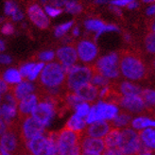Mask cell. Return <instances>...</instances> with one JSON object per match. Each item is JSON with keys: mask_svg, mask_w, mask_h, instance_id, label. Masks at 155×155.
I'll return each instance as SVG.
<instances>
[{"mask_svg": "<svg viewBox=\"0 0 155 155\" xmlns=\"http://www.w3.org/2000/svg\"><path fill=\"white\" fill-rule=\"evenodd\" d=\"M120 72L131 81L142 80L146 76V66L142 60L133 54H126L120 59Z\"/></svg>", "mask_w": 155, "mask_h": 155, "instance_id": "obj_1", "label": "cell"}, {"mask_svg": "<svg viewBox=\"0 0 155 155\" xmlns=\"http://www.w3.org/2000/svg\"><path fill=\"white\" fill-rule=\"evenodd\" d=\"M66 76L60 63H48L40 75V81L46 89L58 88L64 82Z\"/></svg>", "mask_w": 155, "mask_h": 155, "instance_id": "obj_2", "label": "cell"}, {"mask_svg": "<svg viewBox=\"0 0 155 155\" xmlns=\"http://www.w3.org/2000/svg\"><path fill=\"white\" fill-rule=\"evenodd\" d=\"M144 143L140 135L131 129L121 130L120 141L117 148L125 155H140L144 150Z\"/></svg>", "mask_w": 155, "mask_h": 155, "instance_id": "obj_3", "label": "cell"}, {"mask_svg": "<svg viewBox=\"0 0 155 155\" xmlns=\"http://www.w3.org/2000/svg\"><path fill=\"white\" fill-rule=\"evenodd\" d=\"M94 71L108 79H116L120 73V58L118 53L112 52L99 58L95 64Z\"/></svg>", "mask_w": 155, "mask_h": 155, "instance_id": "obj_4", "label": "cell"}, {"mask_svg": "<svg viewBox=\"0 0 155 155\" xmlns=\"http://www.w3.org/2000/svg\"><path fill=\"white\" fill-rule=\"evenodd\" d=\"M119 114L118 108L113 103L98 101L91 108V111L86 117V123L90 124L100 120H113Z\"/></svg>", "mask_w": 155, "mask_h": 155, "instance_id": "obj_5", "label": "cell"}, {"mask_svg": "<svg viewBox=\"0 0 155 155\" xmlns=\"http://www.w3.org/2000/svg\"><path fill=\"white\" fill-rule=\"evenodd\" d=\"M94 75V69L84 65H73L70 72L67 74L66 83L68 88L73 92L83 84L91 82Z\"/></svg>", "mask_w": 155, "mask_h": 155, "instance_id": "obj_6", "label": "cell"}, {"mask_svg": "<svg viewBox=\"0 0 155 155\" xmlns=\"http://www.w3.org/2000/svg\"><path fill=\"white\" fill-rule=\"evenodd\" d=\"M57 100L49 96H45V100L39 103L33 110L31 116L42 123L45 127L48 126L55 115V108Z\"/></svg>", "mask_w": 155, "mask_h": 155, "instance_id": "obj_7", "label": "cell"}, {"mask_svg": "<svg viewBox=\"0 0 155 155\" xmlns=\"http://www.w3.org/2000/svg\"><path fill=\"white\" fill-rule=\"evenodd\" d=\"M82 133H78L67 128H64L59 131L58 150L54 155H67L71 149L81 140Z\"/></svg>", "mask_w": 155, "mask_h": 155, "instance_id": "obj_8", "label": "cell"}, {"mask_svg": "<svg viewBox=\"0 0 155 155\" xmlns=\"http://www.w3.org/2000/svg\"><path fill=\"white\" fill-rule=\"evenodd\" d=\"M45 126L38 120H36L33 116H28L23 120L22 124V138L26 142L31 139L43 135L45 131Z\"/></svg>", "mask_w": 155, "mask_h": 155, "instance_id": "obj_9", "label": "cell"}, {"mask_svg": "<svg viewBox=\"0 0 155 155\" xmlns=\"http://www.w3.org/2000/svg\"><path fill=\"white\" fill-rule=\"evenodd\" d=\"M76 49L78 52L79 59L82 63H92L93 61L96 60L98 49L97 45L90 40H81L78 43Z\"/></svg>", "mask_w": 155, "mask_h": 155, "instance_id": "obj_10", "label": "cell"}, {"mask_svg": "<svg viewBox=\"0 0 155 155\" xmlns=\"http://www.w3.org/2000/svg\"><path fill=\"white\" fill-rule=\"evenodd\" d=\"M28 16L33 24L39 28L45 29L49 25V17L45 13V10L38 4H32L28 9Z\"/></svg>", "mask_w": 155, "mask_h": 155, "instance_id": "obj_11", "label": "cell"}, {"mask_svg": "<svg viewBox=\"0 0 155 155\" xmlns=\"http://www.w3.org/2000/svg\"><path fill=\"white\" fill-rule=\"evenodd\" d=\"M56 56L61 65H75L79 58L77 49L72 45L61 46L57 50Z\"/></svg>", "mask_w": 155, "mask_h": 155, "instance_id": "obj_12", "label": "cell"}, {"mask_svg": "<svg viewBox=\"0 0 155 155\" xmlns=\"http://www.w3.org/2000/svg\"><path fill=\"white\" fill-rule=\"evenodd\" d=\"M118 104L124 109L133 113H141L147 107L142 96H123Z\"/></svg>", "mask_w": 155, "mask_h": 155, "instance_id": "obj_13", "label": "cell"}, {"mask_svg": "<svg viewBox=\"0 0 155 155\" xmlns=\"http://www.w3.org/2000/svg\"><path fill=\"white\" fill-rule=\"evenodd\" d=\"M81 146L82 151H86V152H96L100 154L106 150V146L103 139L90 137V136L81 138Z\"/></svg>", "mask_w": 155, "mask_h": 155, "instance_id": "obj_14", "label": "cell"}, {"mask_svg": "<svg viewBox=\"0 0 155 155\" xmlns=\"http://www.w3.org/2000/svg\"><path fill=\"white\" fill-rule=\"evenodd\" d=\"M38 105V97L34 94H30L23 98L18 105L19 117L26 119L28 117L29 114H32L35 107Z\"/></svg>", "mask_w": 155, "mask_h": 155, "instance_id": "obj_15", "label": "cell"}, {"mask_svg": "<svg viewBox=\"0 0 155 155\" xmlns=\"http://www.w3.org/2000/svg\"><path fill=\"white\" fill-rule=\"evenodd\" d=\"M111 130V124L106 122L105 120L97 121L90 124V126L86 129V136L95 138H104Z\"/></svg>", "mask_w": 155, "mask_h": 155, "instance_id": "obj_16", "label": "cell"}, {"mask_svg": "<svg viewBox=\"0 0 155 155\" xmlns=\"http://www.w3.org/2000/svg\"><path fill=\"white\" fill-rule=\"evenodd\" d=\"M74 92L83 100V101H87V102L94 101L97 98V97L99 95L98 88L95 86V85H93L91 82L83 84L82 86L79 87Z\"/></svg>", "mask_w": 155, "mask_h": 155, "instance_id": "obj_17", "label": "cell"}, {"mask_svg": "<svg viewBox=\"0 0 155 155\" xmlns=\"http://www.w3.org/2000/svg\"><path fill=\"white\" fill-rule=\"evenodd\" d=\"M34 90L35 86L33 83H31L30 81H22L19 84L15 85L13 88H12L11 92L13 94L17 101L20 102L24 97L32 94Z\"/></svg>", "mask_w": 155, "mask_h": 155, "instance_id": "obj_18", "label": "cell"}, {"mask_svg": "<svg viewBox=\"0 0 155 155\" xmlns=\"http://www.w3.org/2000/svg\"><path fill=\"white\" fill-rule=\"evenodd\" d=\"M16 107L17 106L10 105L8 103H4L1 106V119L4 120V122L8 125V128L12 126L13 124V119L17 114Z\"/></svg>", "mask_w": 155, "mask_h": 155, "instance_id": "obj_19", "label": "cell"}, {"mask_svg": "<svg viewBox=\"0 0 155 155\" xmlns=\"http://www.w3.org/2000/svg\"><path fill=\"white\" fill-rule=\"evenodd\" d=\"M1 148L9 152L14 151L16 150L17 148L16 136H15L13 131H12L11 130H7V133L1 136Z\"/></svg>", "mask_w": 155, "mask_h": 155, "instance_id": "obj_20", "label": "cell"}, {"mask_svg": "<svg viewBox=\"0 0 155 155\" xmlns=\"http://www.w3.org/2000/svg\"><path fill=\"white\" fill-rule=\"evenodd\" d=\"M120 135H121V130L118 128H113L108 134L103 138L106 149H114L117 148L119 141H120Z\"/></svg>", "mask_w": 155, "mask_h": 155, "instance_id": "obj_21", "label": "cell"}, {"mask_svg": "<svg viewBox=\"0 0 155 155\" xmlns=\"http://www.w3.org/2000/svg\"><path fill=\"white\" fill-rule=\"evenodd\" d=\"M143 90L140 86L129 81H123L119 85V93L124 97L127 96H141Z\"/></svg>", "mask_w": 155, "mask_h": 155, "instance_id": "obj_22", "label": "cell"}, {"mask_svg": "<svg viewBox=\"0 0 155 155\" xmlns=\"http://www.w3.org/2000/svg\"><path fill=\"white\" fill-rule=\"evenodd\" d=\"M142 142L151 150H155V129L147 128L139 133Z\"/></svg>", "mask_w": 155, "mask_h": 155, "instance_id": "obj_23", "label": "cell"}, {"mask_svg": "<svg viewBox=\"0 0 155 155\" xmlns=\"http://www.w3.org/2000/svg\"><path fill=\"white\" fill-rule=\"evenodd\" d=\"M86 124H87L86 120L75 114L74 115L71 116V118L67 121L65 128L72 130L74 131H78V133H82V130L85 128Z\"/></svg>", "mask_w": 155, "mask_h": 155, "instance_id": "obj_24", "label": "cell"}, {"mask_svg": "<svg viewBox=\"0 0 155 155\" xmlns=\"http://www.w3.org/2000/svg\"><path fill=\"white\" fill-rule=\"evenodd\" d=\"M23 77L19 70L15 68H9L4 72L2 80H4L8 84H19L22 82Z\"/></svg>", "mask_w": 155, "mask_h": 155, "instance_id": "obj_25", "label": "cell"}, {"mask_svg": "<svg viewBox=\"0 0 155 155\" xmlns=\"http://www.w3.org/2000/svg\"><path fill=\"white\" fill-rule=\"evenodd\" d=\"M106 23L97 18H89L84 21V28L88 31L94 32L95 34L100 32L105 27Z\"/></svg>", "mask_w": 155, "mask_h": 155, "instance_id": "obj_26", "label": "cell"}, {"mask_svg": "<svg viewBox=\"0 0 155 155\" xmlns=\"http://www.w3.org/2000/svg\"><path fill=\"white\" fill-rule=\"evenodd\" d=\"M131 126L136 130H144L149 127L155 128V120H151L146 116H139L131 121Z\"/></svg>", "mask_w": 155, "mask_h": 155, "instance_id": "obj_27", "label": "cell"}, {"mask_svg": "<svg viewBox=\"0 0 155 155\" xmlns=\"http://www.w3.org/2000/svg\"><path fill=\"white\" fill-rule=\"evenodd\" d=\"M74 28V21H67L64 22L63 24L58 25L55 29H54V35L57 38H61L65 36L70 30H72V28Z\"/></svg>", "mask_w": 155, "mask_h": 155, "instance_id": "obj_28", "label": "cell"}, {"mask_svg": "<svg viewBox=\"0 0 155 155\" xmlns=\"http://www.w3.org/2000/svg\"><path fill=\"white\" fill-rule=\"evenodd\" d=\"M131 119V116L125 113V112H121L119 113L116 117L114 119H113L112 121V125L114 128H119V127H123V126H127L128 124L130 122Z\"/></svg>", "mask_w": 155, "mask_h": 155, "instance_id": "obj_29", "label": "cell"}, {"mask_svg": "<svg viewBox=\"0 0 155 155\" xmlns=\"http://www.w3.org/2000/svg\"><path fill=\"white\" fill-rule=\"evenodd\" d=\"M64 11L70 14H79L82 11V6L77 0H67L64 5Z\"/></svg>", "mask_w": 155, "mask_h": 155, "instance_id": "obj_30", "label": "cell"}, {"mask_svg": "<svg viewBox=\"0 0 155 155\" xmlns=\"http://www.w3.org/2000/svg\"><path fill=\"white\" fill-rule=\"evenodd\" d=\"M91 83L93 85H95V86H97V87H101L102 88V87L108 86L109 83H110V81H109V79H108V78H106L103 75L94 71V75H93V77H92Z\"/></svg>", "mask_w": 155, "mask_h": 155, "instance_id": "obj_31", "label": "cell"}, {"mask_svg": "<svg viewBox=\"0 0 155 155\" xmlns=\"http://www.w3.org/2000/svg\"><path fill=\"white\" fill-rule=\"evenodd\" d=\"M141 96L144 99V101L146 102L147 107L155 106V90L144 89Z\"/></svg>", "mask_w": 155, "mask_h": 155, "instance_id": "obj_32", "label": "cell"}, {"mask_svg": "<svg viewBox=\"0 0 155 155\" xmlns=\"http://www.w3.org/2000/svg\"><path fill=\"white\" fill-rule=\"evenodd\" d=\"M145 46L147 51L155 55V32L152 31L147 35L145 39Z\"/></svg>", "mask_w": 155, "mask_h": 155, "instance_id": "obj_33", "label": "cell"}, {"mask_svg": "<svg viewBox=\"0 0 155 155\" xmlns=\"http://www.w3.org/2000/svg\"><path fill=\"white\" fill-rule=\"evenodd\" d=\"M44 10L45 12V13L48 14V16L49 18H55V17H58L59 15L61 14L63 12V10H61V8H58V7H55L51 4H48L44 6Z\"/></svg>", "mask_w": 155, "mask_h": 155, "instance_id": "obj_34", "label": "cell"}, {"mask_svg": "<svg viewBox=\"0 0 155 155\" xmlns=\"http://www.w3.org/2000/svg\"><path fill=\"white\" fill-rule=\"evenodd\" d=\"M76 114H78L81 117L84 118V117H87L90 111H91V108H90V105L86 102H81V104H79L77 107H76Z\"/></svg>", "mask_w": 155, "mask_h": 155, "instance_id": "obj_35", "label": "cell"}, {"mask_svg": "<svg viewBox=\"0 0 155 155\" xmlns=\"http://www.w3.org/2000/svg\"><path fill=\"white\" fill-rule=\"evenodd\" d=\"M18 9H19L18 6L14 1H12V0H7L4 5V13H5V15H7V16L12 17V14Z\"/></svg>", "mask_w": 155, "mask_h": 155, "instance_id": "obj_36", "label": "cell"}, {"mask_svg": "<svg viewBox=\"0 0 155 155\" xmlns=\"http://www.w3.org/2000/svg\"><path fill=\"white\" fill-rule=\"evenodd\" d=\"M45 66V63H42V61L36 64L35 66H34V68H33V70L31 71V73H30V75L28 78V81H35L37 78H38V76L41 75V73L43 72Z\"/></svg>", "mask_w": 155, "mask_h": 155, "instance_id": "obj_37", "label": "cell"}, {"mask_svg": "<svg viewBox=\"0 0 155 155\" xmlns=\"http://www.w3.org/2000/svg\"><path fill=\"white\" fill-rule=\"evenodd\" d=\"M119 31V28L116 26V25H114V24H106L105 27L102 28V30L100 32L95 34V40H97V39L105 34V33H109V32H118Z\"/></svg>", "mask_w": 155, "mask_h": 155, "instance_id": "obj_38", "label": "cell"}, {"mask_svg": "<svg viewBox=\"0 0 155 155\" xmlns=\"http://www.w3.org/2000/svg\"><path fill=\"white\" fill-rule=\"evenodd\" d=\"M38 58L42 63H50L55 58V52L53 50H45L42 51L41 53H39Z\"/></svg>", "mask_w": 155, "mask_h": 155, "instance_id": "obj_39", "label": "cell"}, {"mask_svg": "<svg viewBox=\"0 0 155 155\" xmlns=\"http://www.w3.org/2000/svg\"><path fill=\"white\" fill-rule=\"evenodd\" d=\"M35 64H34V63H28V64H23L19 69L22 77L23 78H27V79H28V76L30 75V73H31V71L33 70Z\"/></svg>", "mask_w": 155, "mask_h": 155, "instance_id": "obj_40", "label": "cell"}, {"mask_svg": "<svg viewBox=\"0 0 155 155\" xmlns=\"http://www.w3.org/2000/svg\"><path fill=\"white\" fill-rule=\"evenodd\" d=\"M133 1H135V0H111L110 5L118 8H123V7H128Z\"/></svg>", "mask_w": 155, "mask_h": 155, "instance_id": "obj_41", "label": "cell"}, {"mask_svg": "<svg viewBox=\"0 0 155 155\" xmlns=\"http://www.w3.org/2000/svg\"><path fill=\"white\" fill-rule=\"evenodd\" d=\"M1 32L4 35H12L14 32V27L11 23H5L1 28Z\"/></svg>", "mask_w": 155, "mask_h": 155, "instance_id": "obj_42", "label": "cell"}, {"mask_svg": "<svg viewBox=\"0 0 155 155\" xmlns=\"http://www.w3.org/2000/svg\"><path fill=\"white\" fill-rule=\"evenodd\" d=\"M103 155H125L118 148L114 149H106L103 151Z\"/></svg>", "mask_w": 155, "mask_h": 155, "instance_id": "obj_43", "label": "cell"}, {"mask_svg": "<svg viewBox=\"0 0 155 155\" xmlns=\"http://www.w3.org/2000/svg\"><path fill=\"white\" fill-rule=\"evenodd\" d=\"M67 155H82V150H81V142L79 144H77L71 149V150L68 152Z\"/></svg>", "mask_w": 155, "mask_h": 155, "instance_id": "obj_44", "label": "cell"}, {"mask_svg": "<svg viewBox=\"0 0 155 155\" xmlns=\"http://www.w3.org/2000/svg\"><path fill=\"white\" fill-rule=\"evenodd\" d=\"M12 19L14 22H20V21H22L23 19H24V12H23L20 9H18L16 12H15L12 14Z\"/></svg>", "mask_w": 155, "mask_h": 155, "instance_id": "obj_45", "label": "cell"}, {"mask_svg": "<svg viewBox=\"0 0 155 155\" xmlns=\"http://www.w3.org/2000/svg\"><path fill=\"white\" fill-rule=\"evenodd\" d=\"M0 61H1L2 64H10L12 61V59L11 56L7 55V54H1V56H0Z\"/></svg>", "mask_w": 155, "mask_h": 155, "instance_id": "obj_46", "label": "cell"}, {"mask_svg": "<svg viewBox=\"0 0 155 155\" xmlns=\"http://www.w3.org/2000/svg\"><path fill=\"white\" fill-rule=\"evenodd\" d=\"M0 91H1V95H6V93L9 91V86H8V83L4 80L0 81Z\"/></svg>", "mask_w": 155, "mask_h": 155, "instance_id": "obj_47", "label": "cell"}, {"mask_svg": "<svg viewBox=\"0 0 155 155\" xmlns=\"http://www.w3.org/2000/svg\"><path fill=\"white\" fill-rule=\"evenodd\" d=\"M146 14L148 16H155V3L150 5L146 10Z\"/></svg>", "mask_w": 155, "mask_h": 155, "instance_id": "obj_48", "label": "cell"}, {"mask_svg": "<svg viewBox=\"0 0 155 155\" xmlns=\"http://www.w3.org/2000/svg\"><path fill=\"white\" fill-rule=\"evenodd\" d=\"M66 1L67 0H50V3H51V5L55 6V7L61 8V7H64Z\"/></svg>", "mask_w": 155, "mask_h": 155, "instance_id": "obj_49", "label": "cell"}, {"mask_svg": "<svg viewBox=\"0 0 155 155\" xmlns=\"http://www.w3.org/2000/svg\"><path fill=\"white\" fill-rule=\"evenodd\" d=\"M110 11L115 14L117 15V16H121L122 15V11H121V8H118V7H115V6H110Z\"/></svg>", "mask_w": 155, "mask_h": 155, "instance_id": "obj_50", "label": "cell"}, {"mask_svg": "<svg viewBox=\"0 0 155 155\" xmlns=\"http://www.w3.org/2000/svg\"><path fill=\"white\" fill-rule=\"evenodd\" d=\"M138 7H139V3H138L137 0H135V1H133V2H131L127 8H128L129 10H136Z\"/></svg>", "mask_w": 155, "mask_h": 155, "instance_id": "obj_51", "label": "cell"}, {"mask_svg": "<svg viewBox=\"0 0 155 155\" xmlns=\"http://www.w3.org/2000/svg\"><path fill=\"white\" fill-rule=\"evenodd\" d=\"M80 34H81V29H80V28L79 27H74L72 28V35L74 37H79Z\"/></svg>", "mask_w": 155, "mask_h": 155, "instance_id": "obj_52", "label": "cell"}, {"mask_svg": "<svg viewBox=\"0 0 155 155\" xmlns=\"http://www.w3.org/2000/svg\"><path fill=\"white\" fill-rule=\"evenodd\" d=\"M110 1L111 0H95V3L97 5H105V4L110 3Z\"/></svg>", "mask_w": 155, "mask_h": 155, "instance_id": "obj_53", "label": "cell"}, {"mask_svg": "<svg viewBox=\"0 0 155 155\" xmlns=\"http://www.w3.org/2000/svg\"><path fill=\"white\" fill-rule=\"evenodd\" d=\"M6 48V45H5V42L3 40H0V50H1L2 52L5 50Z\"/></svg>", "mask_w": 155, "mask_h": 155, "instance_id": "obj_54", "label": "cell"}, {"mask_svg": "<svg viewBox=\"0 0 155 155\" xmlns=\"http://www.w3.org/2000/svg\"><path fill=\"white\" fill-rule=\"evenodd\" d=\"M124 40H125L126 42H130V40H131V36H130V34H128V33L124 34Z\"/></svg>", "mask_w": 155, "mask_h": 155, "instance_id": "obj_55", "label": "cell"}, {"mask_svg": "<svg viewBox=\"0 0 155 155\" xmlns=\"http://www.w3.org/2000/svg\"><path fill=\"white\" fill-rule=\"evenodd\" d=\"M82 155H100L99 153L96 152H86V151H82Z\"/></svg>", "mask_w": 155, "mask_h": 155, "instance_id": "obj_56", "label": "cell"}, {"mask_svg": "<svg viewBox=\"0 0 155 155\" xmlns=\"http://www.w3.org/2000/svg\"><path fill=\"white\" fill-rule=\"evenodd\" d=\"M143 3L151 5V4H154L155 3V0H143Z\"/></svg>", "mask_w": 155, "mask_h": 155, "instance_id": "obj_57", "label": "cell"}, {"mask_svg": "<svg viewBox=\"0 0 155 155\" xmlns=\"http://www.w3.org/2000/svg\"><path fill=\"white\" fill-rule=\"evenodd\" d=\"M1 155H11V154L9 153V151H7L6 150L1 148Z\"/></svg>", "mask_w": 155, "mask_h": 155, "instance_id": "obj_58", "label": "cell"}, {"mask_svg": "<svg viewBox=\"0 0 155 155\" xmlns=\"http://www.w3.org/2000/svg\"><path fill=\"white\" fill-rule=\"evenodd\" d=\"M140 155H153L151 151H146V152H142Z\"/></svg>", "mask_w": 155, "mask_h": 155, "instance_id": "obj_59", "label": "cell"}, {"mask_svg": "<svg viewBox=\"0 0 155 155\" xmlns=\"http://www.w3.org/2000/svg\"><path fill=\"white\" fill-rule=\"evenodd\" d=\"M151 29H152V31H153V32H155V19H154V21H153V23H152V25H151Z\"/></svg>", "mask_w": 155, "mask_h": 155, "instance_id": "obj_60", "label": "cell"}, {"mask_svg": "<svg viewBox=\"0 0 155 155\" xmlns=\"http://www.w3.org/2000/svg\"><path fill=\"white\" fill-rule=\"evenodd\" d=\"M41 3H42L44 6H45V5H48V0H41Z\"/></svg>", "mask_w": 155, "mask_h": 155, "instance_id": "obj_61", "label": "cell"}, {"mask_svg": "<svg viewBox=\"0 0 155 155\" xmlns=\"http://www.w3.org/2000/svg\"><path fill=\"white\" fill-rule=\"evenodd\" d=\"M153 65H154V67H155V61H154V63H153Z\"/></svg>", "mask_w": 155, "mask_h": 155, "instance_id": "obj_62", "label": "cell"}, {"mask_svg": "<svg viewBox=\"0 0 155 155\" xmlns=\"http://www.w3.org/2000/svg\"><path fill=\"white\" fill-rule=\"evenodd\" d=\"M24 155H28V154H24Z\"/></svg>", "mask_w": 155, "mask_h": 155, "instance_id": "obj_63", "label": "cell"}]
</instances>
